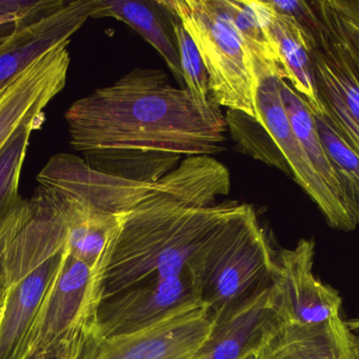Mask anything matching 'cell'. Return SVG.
<instances>
[{"instance_id":"obj_22","label":"cell","mask_w":359,"mask_h":359,"mask_svg":"<svg viewBox=\"0 0 359 359\" xmlns=\"http://www.w3.org/2000/svg\"><path fill=\"white\" fill-rule=\"evenodd\" d=\"M41 128L42 124L25 126L0 154V225L23 200L19 193L21 172L32 134Z\"/></svg>"},{"instance_id":"obj_9","label":"cell","mask_w":359,"mask_h":359,"mask_svg":"<svg viewBox=\"0 0 359 359\" xmlns=\"http://www.w3.org/2000/svg\"><path fill=\"white\" fill-rule=\"evenodd\" d=\"M314 4L322 19V27L309 46L323 116L359 156V84L320 0Z\"/></svg>"},{"instance_id":"obj_23","label":"cell","mask_w":359,"mask_h":359,"mask_svg":"<svg viewBox=\"0 0 359 359\" xmlns=\"http://www.w3.org/2000/svg\"><path fill=\"white\" fill-rule=\"evenodd\" d=\"M320 2L341 40L346 58L359 84V27L341 16L331 4L330 0H320Z\"/></svg>"},{"instance_id":"obj_18","label":"cell","mask_w":359,"mask_h":359,"mask_svg":"<svg viewBox=\"0 0 359 359\" xmlns=\"http://www.w3.org/2000/svg\"><path fill=\"white\" fill-rule=\"evenodd\" d=\"M280 91L293 131L306 155L309 158L314 171L318 173L337 202L347 210L344 202L341 183L320 141L316 129V118L309 103L286 79L280 80Z\"/></svg>"},{"instance_id":"obj_27","label":"cell","mask_w":359,"mask_h":359,"mask_svg":"<svg viewBox=\"0 0 359 359\" xmlns=\"http://www.w3.org/2000/svg\"><path fill=\"white\" fill-rule=\"evenodd\" d=\"M59 8H60V6H59ZM55 10H56V8H55ZM53 11H50V12H53ZM50 12L31 13V14L0 15V27H8V25H17V23L22 22V21L25 20H31V19L39 18V17L43 16V15L48 14V13Z\"/></svg>"},{"instance_id":"obj_15","label":"cell","mask_w":359,"mask_h":359,"mask_svg":"<svg viewBox=\"0 0 359 359\" xmlns=\"http://www.w3.org/2000/svg\"><path fill=\"white\" fill-rule=\"evenodd\" d=\"M282 318L273 285L217 325L206 347L196 359H241L257 352Z\"/></svg>"},{"instance_id":"obj_8","label":"cell","mask_w":359,"mask_h":359,"mask_svg":"<svg viewBox=\"0 0 359 359\" xmlns=\"http://www.w3.org/2000/svg\"><path fill=\"white\" fill-rule=\"evenodd\" d=\"M217 325L212 312L202 303L133 334L111 339L90 335L78 359H196Z\"/></svg>"},{"instance_id":"obj_31","label":"cell","mask_w":359,"mask_h":359,"mask_svg":"<svg viewBox=\"0 0 359 359\" xmlns=\"http://www.w3.org/2000/svg\"><path fill=\"white\" fill-rule=\"evenodd\" d=\"M8 84H6L4 88L0 90V105H1L2 101H4V96H6V90H8Z\"/></svg>"},{"instance_id":"obj_6","label":"cell","mask_w":359,"mask_h":359,"mask_svg":"<svg viewBox=\"0 0 359 359\" xmlns=\"http://www.w3.org/2000/svg\"><path fill=\"white\" fill-rule=\"evenodd\" d=\"M101 303L96 270L67 249L32 326L25 358L62 350L83 349L96 326Z\"/></svg>"},{"instance_id":"obj_1","label":"cell","mask_w":359,"mask_h":359,"mask_svg":"<svg viewBox=\"0 0 359 359\" xmlns=\"http://www.w3.org/2000/svg\"><path fill=\"white\" fill-rule=\"evenodd\" d=\"M69 145L90 168L126 181L156 183L182 155L223 150L226 118L198 105L161 70H133L78 99L65 113Z\"/></svg>"},{"instance_id":"obj_16","label":"cell","mask_w":359,"mask_h":359,"mask_svg":"<svg viewBox=\"0 0 359 359\" xmlns=\"http://www.w3.org/2000/svg\"><path fill=\"white\" fill-rule=\"evenodd\" d=\"M262 2L266 25L284 70L285 79L309 103L313 115H323L307 37L292 17L276 12L267 1Z\"/></svg>"},{"instance_id":"obj_10","label":"cell","mask_w":359,"mask_h":359,"mask_svg":"<svg viewBox=\"0 0 359 359\" xmlns=\"http://www.w3.org/2000/svg\"><path fill=\"white\" fill-rule=\"evenodd\" d=\"M280 76L270 75L259 80L255 97L257 122L267 131L286 160L291 176L318 204L327 223L333 229L352 231L358 226L314 171L293 131L280 96Z\"/></svg>"},{"instance_id":"obj_21","label":"cell","mask_w":359,"mask_h":359,"mask_svg":"<svg viewBox=\"0 0 359 359\" xmlns=\"http://www.w3.org/2000/svg\"><path fill=\"white\" fill-rule=\"evenodd\" d=\"M156 2L163 12L166 20L172 25L175 44H176L179 53L180 65H181L184 86H185L186 90L202 107H212L217 105L211 99L206 67H205L202 57H201L194 39L186 31L176 13L165 4V0Z\"/></svg>"},{"instance_id":"obj_7","label":"cell","mask_w":359,"mask_h":359,"mask_svg":"<svg viewBox=\"0 0 359 359\" xmlns=\"http://www.w3.org/2000/svg\"><path fill=\"white\" fill-rule=\"evenodd\" d=\"M202 303L191 272L151 278L101 301L92 335L111 339L133 334Z\"/></svg>"},{"instance_id":"obj_33","label":"cell","mask_w":359,"mask_h":359,"mask_svg":"<svg viewBox=\"0 0 359 359\" xmlns=\"http://www.w3.org/2000/svg\"><path fill=\"white\" fill-rule=\"evenodd\" d=\"M241 359H257V352H251V353L247 354Z\"/></svg>"},{"instance_id":"obj_28","label":"cell","mask_w":359,"mask_h":359,"mask_svg":"<svg viewBox=\"0 0 359 359\" xmlns=\"http://www.w3.org/2000/svg\"><path fill=\"white\" fill-rule=\"evenodd\" d=\"M83 349L62 350V351L48 352L38 354L27 359H78Z\"/></svg>"},{"instance_id":"obj_3","label":"cell","mask_w":359,"mask_h":359,"mask_svg":"<svg viewBox=\"0 0 359 359\" xmlns=\"http://www.w3.org/2000/svg\"><path fill=\"white\" fill-rule=\"evenodd\" d=\"M31 216L4 257V303L0 359H23L40 306L56 278L65 251V226L50 196L36 187Z\"/></svg>"},{"instance_id":"obj_14","label":"cell","mask_w":359,"mask_h":359,"mask_svg":"<svg viewBox=\"0 0 359 359\" xmlns=\"http://www.w3.org/2000/svg\"><path fill=\"white\" fill-rule=\"evenodd\" d=\"M257 359H359V353L346 320L337 316L320 324H280Z\"/></svg>"},{"instance_id":"obj_2","label":"cell","mask_w":359,"mask_h":359,"mask_svg":"<svg viewBox=\"0 0 359 359\" xmlns=\"http://www.w3.org/2000/svg\"><path fill=\"white\" fill-rule=\"evenodd\" d=\"M228 169L210 156L182 160L126 213L98 273L101 301L156 278L191 272L240 208Z\"/></svg>"},{"instance_id":"obj_24","label":"cell","mask_w":359,"mask_h":359,"mask_svg":"<svg viewBox=\"0 0 359 359\" xmlns=\"http://www.w3.org/2000/svg\"><path fill=\"white\" fill-rule=\"evenodd\" d=\"M267 4L280 14L292 17L307 37L308 44L314 41L316 33L322 27V19L314 1L304 0H272Z\"/></svg>"},{"instance_id":"obj_29","label":"cell","mask_w":359,"mask_h":359,"mask_svg":"<svg viewBox=\"0 0 359 359\" xmlns=\"http://www.w3.org/2000/svg\"><path fill=\"white\" fill-rule=\"evenodd\" d=\"M346 324H347L350 332L353 335L354 341H355L356 347H358L359 353V318L346 320Z\"/></svg>"},{"instance_id":"obj_20","label":"cell","mask_w":359,"mask_h":359,"mask_svg":"<svg viewBox=\"0 0 359 359\" xmlns=\"http://www.w3.org/2000/svg\"><path fill=\"white\" fill-rule=\"evenodd\" d=\"M316 129L339 177L344 202L352 221L359 226V156L331 128L323 115H314Z\"/></svg>"},{"instance_id":"obj_12","label":"cell","mask_w":359,"mask_h":359,"mask_svg":"<svg viewBox=\"0 0 359 359\" xmlns=\"http://www.w3.org/2000/svg\"><path fill=\"white\" fill-rule=\"evenodd\" d=\"M316 244L301 240L294 249L276 252L273 288L283 324H320L339 316L343 299L313 274Z\"/></svg>"},{"instance_id":"obj_17","label":"cell","mask_w":359,"mask_h":359,"mask_svg":"<svg viewBox=\"0 0 359 359\" xmlns=\"http://www.w3.org/2000/svg\"><path fill=\"white\" fill-rule=\"evenodd\" d=\"M162 16L163 13L156 1L97 0L96 10L93 13L92 18L111 17L136 30L163 57L175 78L183 86L178 50Z\"/></svg>"},{"instance_id":"obj_4","label":"cell","mask_w":359,"mask_h":359,"mask_svg":"<svg viewBox=\"0 0 359 359\" xmlns=\"http://www.w3.org/2000/svg\"><path fill=\"white\" fill-rule=\"evenodd\" d=\"M276 270V252L255 211L241 204L209 242L194 278L219 324L269 289Z\"/></svg>"},{"instance_id":"obj_5","label":"cell","mask_w":359,"mask_h":359,"mask_svg":"<svg viewBox=\"0 0 359 359\" xmlns=\"http://www.w3.org/2000/svg\"><path fill=\"white\" fill-rule=\"evenodd\" d=\"M200 52L211 99L257 122V82L250 55L238 33L228 0H165Z\"/></svg>"},{"instance_id":"obj_26","label":"cell","mask_w":359,"mask_h":359,"mask_svg":"<svg viewBox=\"0 0 359 359\" xmlns=\"http://www.w3.org/2000/svg\"><path fill=\"white\" fill-rule=\"evenodd\" d=\"M335 10L359 27V0H330Z\"/></svg>"},{"instance_id":"obj_19","label":"cell","mask_w":359,"mask_h":359,"mask_svg":"<svg viewBox=\"0 0 359 359\" xmlns=\"http://www.w3.org/2000/svg\"><path fill=\"white\" fill-rule=\"evenodd\" d=\"M234 25L250 55L257 82L261 78L276 75L285 79L273 40L268 32L263 2L259 0H228Z\"/></svg>"},{"instance_id":"obj_13","label":"cell","mask_w":359,"mask_h":359,"mask_svg":"<svg viewBox=\"0 0 359 359\" xmlns=\"http://www.w3.org/2000/svg\"><path fill=\"white\" fill-rule=\"evenodd\" d=\"M97 0L65 1L39 18L16 25L0 44V90L38 57L72 36L92 18Z\"/></svg>"},{"instance_id":"obj_30","label":"cell","mask_w":359,"mask_h":359,"mask_svg":"<svg viewBox=\"0 0 359 359\" xmlns=\"http://www.w3.org/2000/svg\"><path fill=\"white\" fill-rule=\"evenodd\" d=\"M17 25H18V23H17ZM15 27H16V25L0 27V44L6 39V36H8V34L14 30Z\"/></svg>"},{"instance_id":"obj_11","label":"cell","mask_w":359,"mask_h":359,"mask_svg":"<svg viewBox=\"0 0 359 359\" xmlns=\"http://www.w3.org/2000/svg\"><path fill=\"white\" fill-rule=\"evenodd\" d=\"M69 42L44 53L8 82L0 105V154L23 128L46 122L44 110L67 84Z\"/></svg>"},{"instance_id":"obj_25","label":"cell","mask_w":359,"mask_h":359,"mask_svg":"<svg viewBox=\"0 0 359 359\" xmlns=\"http://www.w3.org/2000/svg\"><path fill=\"white\" fill-rule=\"evenodd\" d=\"M32 206L29 200L23 198L17 208L6 217V221L0 225V295L4 293V257L17 234L31 216Z\"/></svg>"},{"instance_id":"obj_32","label":"cell","mask_w":359,"mask_h":359,"mask_svg":"<svg viewBox=\"0 0 359 359\" xmlns=\"http://www.w3.org/2000/svg\"><path fill=\"white\" fill-rule=\"evenodd\" d=\"M4 293L0 295V320H1L2 309H4Z\"/></svg>"}]
</instances>
